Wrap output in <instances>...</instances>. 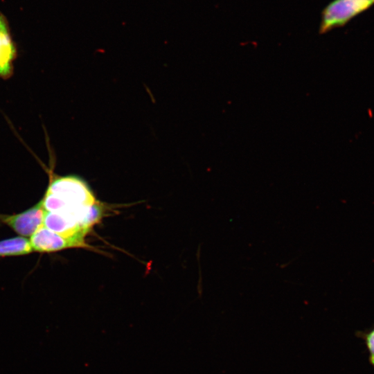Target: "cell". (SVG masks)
I'll return each instance as SVG.
<instances>
[{"label":"cell","instance_id":"6da1fadb","mask_svg":"<svg viewBox=\"0 0 374 374\" xmlns=\"http://www.w3.org/2000/svg\"><path fill=\"white\" fill-rule=\"evenodd\" d=\"M51 175L42 198L44 211L60 214L76 222L81 228L85 227L91 219L93 205L98 202L88 184L77 175Z\"/></svg>","mask_w":374,"mask_h":374},{"label":"cell","instance_id":"7a4b0ae2","mask_svg":"<svg viewBox=\"0 0 374 374\" xmlns=\"http://www.w3.org/2000/svg\"><path fill=\"white\" fill-rule=\"evenodd\" d=\"M373 4L374 0H334L321 12L319 33L344 26Z\"/></svg>","mask_w":374,"mask_h":374},{"label":"cell","instance_id":"3957f363","mask_svg":"<svg viewBox=\"0 0 374 374\" xmlns=\"http://www.w3.org/2000/svg\"><path fill=\"white\" fill-rule=\"evenodd\" d=\"M29 240L33 251L39 253H53L87 246L84 240L64 237L43 225L30 236Z\"/></svg>","mask_w":374,"mask_h":374},{"label":"cell","instance_id":"277c9868","mask_svg":"<svg viewBox=\"0 0 374 374\" xmlns=\"http://www.w3.org/2000/svg\"><path fill=\"white\" fill-rule=\"evenodd\" d=\"M44 208L42 199L30 208L12 215H0V222L23 237H30L43 225Z\"/></svg>","mask_w":374,"mask_h":374},{"label":"cell","instance_id":"5b68a950","mask_svg":"<svg viewBox=\"0 0 374 374\" xmlns=\"http://www.w3.org/2000/svg\"><path fill=\"white\" fill-rule=\"evenodd\" d=\"M17 57V46L12 39L8 21L0 12V78L6 80L12 75Z\"/></svg>","mask_w":374,"mask_h":374},{"label":"cell","instance_id":"8992f818","mask_svg":"<svg viewBox=\"0 0 374 374\" xmlns=\"http://www.w3.org/2000/svg\"><path fill=\"white\" fill-rule=\"evenodd\" d=\"M30 240L17 236L0 240V257L23 256L33 252Z\"/></svg>","mask_w":374,"mask_h":374},{"label":"cell","instance_id":"52a82bcc","mask_svg":"<svg viewBox=\"0 0 374 374\" xmlns=\"http://www.w3.org/2000/svg\"><path fill=\"white\" fill-rule=\"evenodd\" d=\"M355 336L364 341L368 353V362L374 368V326L356 332Z\"/></svg>","mask_w":374,"mask_h":374}]
</instances>
